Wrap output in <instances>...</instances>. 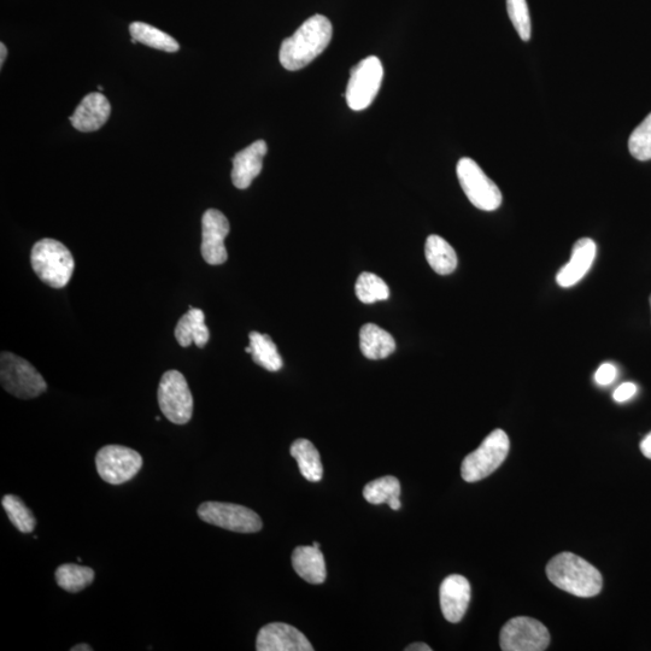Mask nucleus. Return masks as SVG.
<instances>
[{
	"mask_svg": "<svg viewBox=\"0 0 651 651\" xmlns=\"http://www.w3.org/2000/svg\"><path fill=\"white\" fill-rule=\"evenodd\" d=\"M406 651H432V648L425 643H414L410 644Z\"/></svg>",
	"mask_w": 651,
	"mask_h": 651,
	"instance_id": "72a5a7b5",
	"label": "nucleus"
},
{
	"mask_svg": "<svg viewBox=\"0 0 651 651\" xmlns=\"http://www.w3.org/2000/svg\"><path fill=\"white\" fill-rule=\"evenodd\" d=\"M355 292L362 303L374 304L387 301L390 297L389 286L373 273H362L356 281Z\"/></svg>",
	"mask_w": 651,
	"mask_h": 651,
	"instance_id": "bb28decb",
	"label": "nucleus"
},
{
	"mask_svg": "<svg viewBox=\"0 0 651 651\" xmlns=\"http://www.w3.org/2000/svg\"><path fill=\"white\" fill-rule=\"evenodd\" d=\"M313 547H315V548H320V544H319V543H316V542H314V543H313Z\"/></svg>",
	"mask_w": 651,
	"mask_h": 651,
	"instance_id": "e433bc0d",
	"label": "nucleus"
},
{
	"mask_svg": "<svg viewBox=\"0 0 651 651\" xmlns=\"http://www.w3.org/2000/svg\"><path fill=\"white\" fill-rule=\"evenodd\" d=\"M103 90H104V87L101 86V85H99V86H98V91H103Z\"/></svg>",
	"mask_w": 651,
	"mask_h": 651,
	"instance_id": "4c0bfd02",
	"label": "nucleus"
},
{
	"mask_svg": "<svg viewBox=\"0 0 651 651\" xmlns=\"http://www.w3.org/2000/svg\"><path fill=\"white\" fill-rule=\"evenodd\" d=\"M456 173L463 192L475 208L495 211L501 207V190L472 158H461L457 163Z\"/></svg>",
	"mask_w": 651,
	"mask_h": 651,
	"instance_id": "423d86ee",
	"label": "nucleus"
},
{
	"mask_svg": "<svg viewBox=\"0 0 651 651\" xmlns=\"http://www.w3.org/2000/svg\"><path fill=\"white\" fill-rule=\"evenodd\" d=\"M471 584L465 577L453 574L443 580L439 589V601L444 618L449 623L457 624L465 617L471 602Z\"/></svg>",
	"mask_w": 651,
	"mask_h": 651,
	"instance_id": "4468645a",
	"label": "nucleus"
},
{
	"mask_svg": "<svg viewBox=\"0 0 651 651\" xmlns=\"http://www.w3.org/2000/svg\"><path fill=\"white\" fill-rule=\"evenodd\" d=\"M258 651H313L303 633L291 625L274 623L263 626L256 641Z\"/></svg>",
	"mask_w": 651,
	"mask_h": 651,
	"instance_id": "ddd939ff",
	"label": "nucleus"
},
{
	"mask_svg": "<svg viewBox=\"0 0 651 651\" xmlns=\"http://www.w3.org/2000/svg\"><path fill=\"white\" fill-rule=\"evenodd\" d=\"M132 38L136 39L138 43L150 46L152 49L162 50L166 52H177L180 50V45L177 40L170 37L169 34L160 31V29L148 25L144 22H133L129 26Z\"/></svg>",
	"mask_w": 651,
	"mask_h": 651,
	"instance_id": "393cba45",
	"label": "nucleus"
},
{
	"mask_svg": "<svg viewBox=\"0 0 651 651\" xmlns=\"http://www.w3.org/2000/svg\"><path fill=\"white\" fill-rule=\"evenodd\" d=\"M618 369L612 363H603L600 368L597 369L595 374V380L598 385L607 386L611 385L615 379H617Z\"/></svg>",
	"mask_w": 651,
	"mask_h": 651,
	"instance_id": "7c9ffc66",
	"label": "nucleus"
},
{
	"mask_svg": "<svg viewBox=\"0 0 651 651\" xmlns=\"http://www.w3.org/2000/svg\"><path fill=\"white\" fill-rule=\"evenodd\" d=\"M197 513L204 523L232 532L256 533L263 526L260 515L239 504L205 502Z\"/></svg>",
	"mask_w": 651,
	"mask_h": 651,
	"instance_id": "1a4fd4ad",
	"label": "nucleus"
},
{
	"mask_svg": "<svg viewBox=\"0 0 651 651\" xmlns=\"http://www.w3.org/2000/svg\"><path fill=\"white\" fill-rule=\"evenodd\" d=\"M111 105L101 92H92L87 95L75 109L70 117V122L80 132H96L109 120Z\"/></svg>",
	"mask_w": 651,
	"mask_h": 651,
	"instance_id": "f3484780",
	"label": "nucleus"
},
{
	"mask_svg": "<svg viewBox=\"0 0 651 651\" xmlns=\"http://www.w3.org/2000/svg\"><path fill=\"white\" fill-rule=\"evenodd\" d=\"M96 467L105 483L121 485L132 480L143 467V457L122 445H107L98 451Z\"/></svg>",
	"mask_w": 651,
	"mask_h": 651,
	"instance_id": "9d476101",
	"label": "nucleus"
},
{
	"mask_svg": "<svg viewBox=\"0 0 651 651\" xmlns=\"http://www.w3.org/2000/svg\"><path fill=\"white\" fill-rule=\"evenodd\" d=\"M8 50L5 48V45L0 44V67L4 66L5 60H7Z\"/></svg>",
	"mask_w": 651,
	"mask_h": 651,
	"instance_id": "f704fd0d",
	"label": "nucleus"
},
{
	"mask_svg": "<svg viewBox=\"0 0 651 651\" xmlns=\"http://www.w3.org/2000/svg\"><path fill=\"white\" fill-rule=\"evenodd\" d=\"M250 346L252 348V360L256 365L261 366L269 372H279L284 366L277 345L268 334L251 332L249 334Z\"/></svg>",
	"mask_w": 651,
	"mask_h": 651,
	"instance_id": "b1692460",
	"label": "nucleus"
},
{
	"mask_svg": "<svg viewBox=\"0 0 651 651\" xmlns=\"http://www.w3.org/2000/svg\"><path fill=\"white\" fill-rule=\"evenodd\" d=\"M158 404L166 418L175 425H186L193 414V397L183 374L168 371L158 385Z\"/></svg>",
	"mask_w": 651,
	"mask_h": 651,
	"instance_id": "6e6552de",
	"label": "nucleus"
},
{
	"mask_svg": "<svg viewBox=\"0 0 651 651\" xmlns=\"http://www.w3.org/2000/svg\"><path fill=\"white\" fill-rule=\"evenodd\" d=\"M650 307H651V296H650Z\"/></svg>",
	"mask_w": 651,
	"mask_h": 651,
	"instance_id": "58836bf2",
	"label": "nucleus"
},
{
	"mask_svg": "<svg viewBox=\"0 0 651 651\" xmlns=\"http://www.w3.org/2000/svg\"><path fill=\"white\" fill-rule=\"evenodd\" d=\"M175 338L183 348H189L195 343L198 348H204L210 339L209 328L205 325V315L203 310L190 307L183 318L175 327Z\"/></svg>",
	"mask_w": 651,
	"mask_h": 651,
	"instance_id": "6ab92c4d",
	"label": "nucleus"
},
{
	"mask_svg": "<svg viewBox=\"0 0 651 651\" xmlns=\"http://www.w3.org/2000/svg\"><path fill=\"white\" fill-rule=\"evenodd\" d=\"M333 27L324 15L310 17L301 27L281 44L279 60L290 72L307 67L331 43Z\"/></svg>",
	"mask_w": 651,
	"mask_h": 651,
	"instance_id": "f257e3e1",
	"label": "nucleus"
},
{
	"mask_svg": "<svg viewBox=\"0 0 651 651\" xmlns=\"http://www.w3.org/2000/svg\"><path fill=\"white\" fill-rule=\"evenodd\" d=\"M629 150L638 161L651 160V113L632 132Z\"/></svg>",
	"mask_w": 651,
	"mask_h": 651,
	"instance_id": "c85d7f7f",
	"label": "nucleus"
},
{
	"mask_svg": "<svg viewBox=\"0 0 651 651\" xmlns=\"http://www.w3.org/2000/svg\"><path fill=\"white\" fill-rule=\"evenodd\" d=\"M230 234V222L220 210L209 209L202 217L201 252L204 261L219 266L228 258L225 239Z\"/></svg>",
	"mask_w": 651,
	"mask_h": 651,
	"instance_id": "f8f14e48",
	"label": "nucleus"
},
{
	"mask_svg": "<svg viewBox=\"0 0 651 651\" xmlns=\"http://www.w3.org/2000/svg\"><path fill=\"white\" fill-rule=\"evenodd\" d=\"M425 255L428 265L439 275H449L457 268V255L453 246L436 234L427 238Z\"/></svg>",
	"mask_w": 651,
	"mask_h": 651,
	"instance_id": "412c9836",
	"label": "nucleus"
},
{
	"mask_svg": "<svg viewBox=\"0 0 651 651\" xmlns=\"http://www.w3.org/2000/svg\"><path fill=\"white\" fill-rule=\"evenodd\" d=\"M360 348L368 360H383L395 353L396 342L383 328L366 324L360 331Z\"/></svg>",
	"mask_w": 651,
	"mask_h": 651,
	"instance_id": "aec40b11",
	"label": "nucleus"
},
{
	"mask_svg": "<svg viewBox=\"0 0 651 651\" xmlns=\"http://www.w3.org/2000/svg\"><path fill=\"white\" fill-rule=\"evenodd\" d=\"M2 506L7 513L11 524L22 533H31L37 526L32 510L29 509L20 497L15 495H5L2 500Z\"/></svg>",
	"mask_w": 651,
	"mask_h": 651,
	"instance_id": "cd10ccee",
	"label": "nucleus"
},
{
	"mask_svg": "<svg viewBox=\"0 0 651 651\" xmlns=\"http://www.w3.org/2000/svg\"><path fill=\"white\" fill-rule=\"evenodd\" d=\"M597 254V245L590 238L579 239L573 245L571 260L556 275V283L563 289L577 285L589 273Z\"/></svg>",
	"mask_w": 651,
	"mask_h": 651,
	"instance_id": "dca6fc26",
	"label": "nucleus"
},
{
	"mask_svg": "<svg viewBox=\"0 0 651 651\" xmlns=\"http://www.w3.org/2000/svg\"><path fill=\"white\" fill-rule=\"evenodd\" d=\"M291 456L298 463L299 471L304 478L312 483H318L324 475L321 457L318 449L308 439H297L290 449Z\"/></svg>",
	"mask_w": 651,
	"mask_h": 651,
	"instance_id": "4be33fe9",
	"label": "nucleus"
},
{
	"mask_svg": "<svg viewBox=\"0 0 651 651\" xmlns=\"http://www.w3.org/2000/svg\"><path fill=\"white\" fill-rule=\"evenodd\" d=\"M292 566L299 577L314 585L326 580V562L320 548L298 547L292 554Z\"/></svg>",
	"mask_w": 651,
	"mask_h": 651,
	"instance_id": "a211bd4d",
	"label": "nucleus"
},
{
	"mask_svg": "<svg viewBox=\"0 0 651 651\" xmlns=\"http://www.w3.org/2000/svg\"><path fill=\"white\" fill-rule=\"evenodd\" d=\"M507 10L519 37L524 41L531 39L532 27L529 7L526 0H507Z\"/></svg>",
	"mask_w": 651,
	"mask_h": 651,
	"instance_id": "c756f323",
	"label": "nucleus"
},
{
	"mask_svg": "<svg viewBox=\"0 0 651 651\" xmlns=\"http://www.w3.org/2000/svg\"><path fill=\"white\" fill-rule=\"evenodd\" d=\"M31 261L39 279L54 289H63L73 277L75 262L72 252L58 240L45 238L35 243Z\"/></svg>",
	"mask_w": 651,
	"mask_h": 651,
	"instance_id": "7ed1b4c3",
	"label": "nucleus"
},
{
	"mask_svg": "<svg viewBox=\"0 0 651 651\" xmlns=\"http://www.w3.org/2000/svg\"><path fill=\"white\" fill-rule=\"evenodd\" d=\"M638 387L633 383L621 384L617 390L614 391V401L624 403L630 401L633 396L637 394Z\"/></svg>",
	"mask_w": 651,
	"mask_h": 651,
	"instance_id": "2f4dec72",
	"label": "nucleus"
},
{
	"mask_svg": "<svg viewBox=\"0 0 651 651\" xmlns=\"http://www.w3.org/2000/svg\"><path fill=\"white\" fill-rule=\"evenodd\" d=\"M547 576L557 588L577 597H594L602 590L600 571L572 553H561L553 557L547 566Z\"/></svg>",
	"mask_w": 651,
	"mask_h": 651,
	"instance_id": "f03ea898",
	"label": "nucleus"
},
{
	"mask_svg": "<svg viewBox=\"0 0 651 651\" xmlns=\"http://www.w3.org/2000/svg\"><path fill=\"white\" fill-rule=\"evenodd\" d=\"M383 79V63L375 56L365 58L351 69L349 84L345 92L349 108L354 111H362L371 107L375 97L378 96Z\"/></svg>",
	"mask_w": 651,
	"mask_h": 651,
	"instance_id": "0eeeda50",
	"label": "nucleus"
},
{
	"mask_svg": "<svg viewBox=\"0 0 651 651\" xmlns=\"http://www.w3.org/2000/svg\"><path fill=\"white\" fill-rule=\"evenodd\" d=\"M0 381L5 391L21 400H32L48 389L37 368L11 353L0 356Z\"/></svg>",
	"mask_w": 651,
	"mask_h": 651,
	"instance_id": "39448f33",
	"label": "nucleus"
},
{
	"mask_svg": "<svg viewBox=\"0 0 651 651\" xmlns=\"http://www.w3.org/2000/svg\"><path fill=\"white\" fill-rule=\"evenodd\" d=\"M55 577L60 588L70 592V594H76V592L85 590L87 586L93 583L95 572L90 567L66 563V565L57 568Z\"/></svg>",
	"mask_w": 651,
	"mask_h": 651,
	"instance_id": "a878e982",
	"label": "nucleus"
},
{
	"mask_svg": "<svg viewBox=\"0 0 651 651\" xmlns=\"http://www.w3.org/2000/svg\"><path fill=\"white\" fill-rule=\"evenodd\" d=\"M550 633L541 621L529 617L510 619L500 633L503 651H543L549 647Z\"/></svg>",
	"mask_w": 651,
	"mask_h": 651,
	"instance_id": "9b49d317",
	"label": "nucleus"
},
{
	"mask_svg": "<svg viewBox=\"0 0 651 651\" xmlns=\"http://www.w3.org/2000/svg\"><path fill=\"white\" fill-rule=\"evenodd\" d=\"M70 650H72V651H92L93 648L90 647L89 644H78V645H75V647H73Z\"/></svg>",
	"mask_w": 651,
	"mask_h": 651,
	"instance_id": "c9c22d12",
	"label": "nucleus"
},
{
	"mask_svg": "<svg viewBox=\"0 0 651 651\" xmlns=\"http://www.w3.org/2000/svg\"><path fill=\"white\" fill-rule=\"evenodd\" d=\"M401 496V483L395 477L387 475V477L373 480L368 483L366 488L363 489V497L371 504H387L392 510H400L402 503Z\"/></svg>",
	"mask_w": 651,
	"mask_h": 651,
	"instance_id": "5701e85b",
	"label": "nucleus"
},
{
	"mask_svg": "<svg viewBox=\"0 0 651 651\" xmlns=\"http://www.w3.org/2000/svg\"><path fill=\"white\" fill-rule=\"evenodd\" d=\"M268 146L265 140H257L248 148L238 152L233 158L232 183L239 190H246L252 184L263 168V158L267 155Z\"/></svg>",
	"mask_w": 651,
	"mask_h": 651,
	"instance_id": "2eb2a0df",
	"label": "nucleus"
},
{
	"mask_svg": "<svg viewBox=\"0 0 651 651\" xmlns=\"http://www.w3.org/2000/svg\"><path fill=\"white\" fill-rule=\"evenodd\" d=\"M641 451L647 459L651 460V432L644 437L641 443Z\"/></svg>",
	"mask_w": 651,
	"mask_h": 651,
	"instance_id": "473e14b6",
	"label": "nucleus"
},
{
	"mask_svg": "<svg viewBox=\"0 0 651 651\" xmlns=\"http://www.w3.org/2000/svg\"><path fill=\"white\" fill-rule=\"evenodd\" d=\"M510 442L503 430L491 432L480 447L466 456L461 466V475L467 483H477L488 478L500 468L509 454Z\"/></svg>",
	"mask_w": 651,
	"mask_h": 651,
	"instance_id": "20e7f679",
	"label": "nucleus"
}]
</instances>
